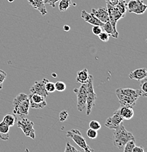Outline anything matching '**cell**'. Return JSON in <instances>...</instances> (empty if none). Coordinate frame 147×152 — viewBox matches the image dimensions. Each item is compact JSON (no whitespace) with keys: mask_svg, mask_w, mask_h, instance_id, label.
I'll list each match as a JSON object with an SVG mask.
<instances>
[{"mask_svg":"<svg viewBox=\"0 0 147 152\" xmlns=\"http://www.w3.org/2000/svg\"><path fill=\"white\" fill-rule=\"evenodd\" d=\"M102 29L104 31H105L106 33H108L110 36H111L113 38H118V33L117 30L115 29L113 27V26L111 25V23H110V21H107L105 23H103L102 26Z\"/></svg>","mask_w":147,"mask_h":152,"instance_id":"ac0fdd59","label":"cell"},{"mask_svg":"<svg viewBox=\"0 0 147 152\" xmlns=\"http://www.w3.org/2000/svg\"><path fill=\"white\" fill-rule=\"evenodd\" d=\"M132 152H144V149H143L142 146H136V145H135Z\"/></svg>","mask_w":147,"mask_h":152,"instance_id":"d590c367","label":"cell"},{"mask_svg":"<svg viewBox=\"0 0 147 152\" xmlns=\"http://www.w3.org/2000/svg\"><path fill=\"white\" fill-rule=\"evenodd\" d=\"M89 128L90 129H94V130H99L101 128L100 123L98 121H96V120H92L89 122Z\"/></svg>","mask_w":147,"mask_h":152,"instance_id":"d4e9b609","label":"cell"},{"mask_svg":"<svg viewBox=\"0 0 147 152\" xmlns=\"http://www.w3.org/2000/svg\"><path fill=\"white\" fill-rule=\"evenodd\" d=\"M56 91H63L66 89V84L62 81H57L54 83Z\"/></svg>","mask_w":147,"mask_h":152,"instance_id":"484cf974","label":"cell"},{"mask_svg":"<svg viewBox=\"0 0 147 152\" xmlns=\"http://www.w3.org/2000/svg\"><path fill=\"white\" fill-rule=\"evenodd\" d=\"M17 126L20 128L26 137L34 140L35 138V130L34 129V123L26 118H20L17 121Z\"/></svg>","mask_w":147,"mask_h":152,"instance_id":"5b68a950","label":"cell"},{"mask_svg":"<svg viewBox=\"0 0 147 152\" xmlns=\"http://www.w3.org/2000/svg\"><path fill=\"white\" fill-rule=\"evenodd\" d=\"M10 126L3 121L0 122V139L2 140H8L10 138Z\"/></svg>","mask_w":147,"mask_h":152,"instance_id":"d6986e66","label":"cell"},{"mask_svg":"<svg viewBox=\"0 0 147 152\" xmlns=\"http://www.w3.org/2000/svg\"><path fill=\"white\" fill-rule=\"evenodd\" d=\"M105 1H106V3H108V4H110V5L115 6L116 4H117L118 0H105Z\"/></svg>","mask_w":147,"mask_h":152,"instance_id":"8d00e7d4","label":"cell"},{"mask_svg":"<svg viewBox=\"0 0 147 152\" xmlns=\"http://www.w3.org/2000/svg\"><path fill=\"white\" fill-rule=\"evenodd\" d=\"M6 77H7V73H6L4 70L0 69V89L2 88L3 83H4Z\"/></svg>","mask_w":147,"mask_h":152,"instance_id":"4dcf8cb0","label":"cell"},{"mask_svg":"<svg viewBox=\"0 0 147 152\" xmlns=\"http://www.w3.org/2000/svg\"><path fill=\"white\" fill-rule=\"evenodd\" d=\"M52 76H53V77H56V74H52Z\"/></svg>","mask_w":147,"mask_h":152,"instance_id":"ab89813d","label":"cell"},{"mask_svg":"<svg viewBox=\"0 0 147 152\" xmlns=\"http://www.w3.org/2000/svg\"><path fill=\"white\" fill-rule=\"evenodd\" d=\"M110 36L109 35L108 33H106L105 31H102V32L100 33V34L98 35V37H99V39H100L101 41H102V42H108L109 40V38H110Z\"/></svg>","mask_w":147,"mask_h":152,"instance_id":"f1b7e54d","label":"cell"},{"mask_svg":"<svg viewBox=\"0 0 147 152\" xmlns=\"http://www.w3.org/2000/svg\"><path fill=\"white\" fill-rule=\"evenodd\" d=\"M13 106V113L18 115L20 118H24L27 116L29 110V95L24 93H20L14 98L12 101Z\"/></svg>","mask_w":147,"mask_h":152,"instance_id":"7a4b0ae2","label":"cell"},{"mask_svg":"<svg viewBox=\"0 0 147 152\" xmlns=\"http://www.w3.org/2000/svg\"><path fill=\"white\" fill-rule=\"evenodd\" d=\"M73 91L77 96V108L78 111H83L86 105V84H81L79 88H74Z\"/></svg>","mask_w":147,"mask_h":152,"instance_id":"8992f818","label":"cell"},{"mask_svg":"<svg viewBox=\"0 0 147 152\" xmlns=\"http://www.w3.org/2000/svg\"><path fill=\"white\" fill-rule=\"evenodd\" d=\"M67 117H68V112L67 110H62V111L60 112L59 115V119L60 121H66Z\"/></svg>","mask_w":147,"mask_h":152,"instance_id":"1f68e13d","label":"cell"},{"mask_svg":"<svg viewBox=\"0 0 147 152\" xmlns=\"http://www.w3.org/2000/svg\"><path fill=\"white\" fill-rule=\"evenodd\" d=\"M91 13L97 18L98 20H100L102 23H105V22L108 21L109 17L107 8L105 7H99L98 9H91Z\"/></svg>","mask_w":147,"mask_h":152,"instance_id":"9a60e30c","label":"cell"},{"mask_svg":"<svg viewBox=\"0 0 147 152\" xmlns=\"http://www.w3.org/2000/svg\"><path fill=\"white\" fill-rule=\"evenodd\" d=\"M16 121L17 118L15 115V114H7L6 115H4L2 120L3 122L5 123L7 125H8L10 127V126H14V124L16 123Z\"/></svg>","mask_w":147,"mask_h":152,"instance_id":"44dd1931","label":"cell"},{"mask_svg":"<svg viewBox=\"0 0 147 152\" xmlns=\"http://www.w3.org/2000/svg\"><path fill=\"white\" fill-rule=\"evenodd\" d=\"M102 31V27L100 26H93L92 27V32L93 34L98 36Z\"/></svg>","mask_w":147,"mask_h":152,"instance_id":"836d02e7","label":"cell"},{"mask_svg":"<svg viewBox=\"0 0 147 152\" xmlns=\"http://www.w3.org/2000/svg\"><path fill=\"white\" fill-rule=\"evenodd\" d=\"M88 77H89V74H88V69L86 68H84L77 73L76 81L81 84H84L88 81Z\"/></svg>","mask_w":147,"mask_h":152,"instance_id":"ffe728a7","label":"cell"},{"mask_svg":"<svg viewBox=\"0 0 147 152\" xmlns=\"http://www.w3.org/2000/svg\"><path fill=\"white\" fill-rule=\"evenodd\" d=\"M63 29L65 31H69V29H70V27H69L68 25H64V27H63Z\"/></svg>","mask_w":147,"mask_h":152,"instance_id":"74e56055","label":"cell"},{"mask_svg":"<svg viewBox=\"0 0 147 152\" xmlns=\"http://www.w3.org/2000/svg\"><path fill=\"white\" fill-rule=\"evenodd\" d=\"M135 145V140H130L127 142L124 147V152H132Z\"/></svg>","mask_w":147,"mask_h":152,"instance_id":"cb8c5ba5","label":"cell"},{"mask_svg":"<svg viewBox=\"0 0 147 152\" xmlns=\"http://www.w3.org/2000/svg\"><path fill=\"white\" fill-rule=\"evenodd\" d=\"M123 121L124 119L122 117L120 116L118 114L114 113L112 116L107 118L105 123V126L110 129H116L120 126V124H122Z\"/></svg>","mask_w":147,"mask_h":152,"instance_id":"7c38bea8","label":"cell"},{"mask_svg":"<svg viewBox=\"0 0 147 152\" xmlns=\"http://www.w3.org/2000/svg\"><path fill=\"white\" fill-rule=\"evenodd\" d=\"M114 113L118 114L120 116H121L124 120H129L133 117L134 115V110L132 107L129 106H123L121 105V107L116 110Z\"/></svg>","mask_w":147,"mask_h":152,"instance_id":"5bb4252c","label":"cell"},{"mask_svg":"<svg viewBox=\"0 0 147 152\" xmlns=\"http://www.w3.org/2000/svg\"><path fill=\"white\" fill-rule=\"evenodd\" d=\"M86 134L90 139H95L98 136V132L97 130L92 129H88L86 132Z\"/></svg>","mask_w":147,"mask_h":152,"instance_id":"83f0119b","label":"cell"},{"mask_svg":"<svg viewBox=\"0 0 147 152\" xmlns=\"http://www.w3.org/2000/svg\"><path fill=\"white\" fill-rule=\"evenodd\" d=\"M48 81V80L46 78H43L39 81H35L34 85L30 88V93L39 94L43 97L46 98L48 96V92L45 89V83Z\"/></svg>","mask_w":147,"mask_h":152,"instance_id":"30bf717a","label":"cell"},{"mask_svg":"<svg viewBox=\"0 0 147 152\" xmlns=\"http://www.w3.org/2000/svg\"><path fill=\"white\" fill-rule=\"evenodd\" d=\"M107 4V10H108V17H109V21L111 23L113 27L116 29V23H117L118 20L119 19L124 18V15H123L118 10L115 6H112L110 4Z\"/></svg>","mask_w":147,"mask_h":152,"instance_id":"9c48e42d","label":"cell"},{"mask_svg":"<svg viewBox=\"0 0 147 152\" xmlns=\"http://www.w3.org/2000/svg\"><path fill=\"white\" fill-rule=\"evenodd\" d=\"M86 115H88L91 113L92 107L95 104V100L97 95L94 90L93 86V76L89 75L88 81L86 82Z\"/></svg>","mask_w":147,"mask_h":152,"instance_id":"277c9868","label":"cell"},{"mask_svg":"<svg viewBox=\"0 0 147 152\" xmlns=\"http://www.w3.org/2000/svg\"><path fill=\"white\" fill-rule=\"evenodd\" d=\"M45 89H46V91H48V93L54 92V91H56L54 83H52V82H50L48 80V81L46 82V83H45Z\"/></svg>","mask_w":147,"mask_h":152,"instance_id":"4316f807","label":"cell"},{"mask_svg":"<svg viewBox=\"0 0 147 152\" xmlns=\"http://www.w3.org/2000/svg\"><path fill=\"white\" fill-rule=\"evenodd\" d=\"M140 82V90H141L143 92H144L145 94H147V79L145 78L143 80H142Z\"/></svg>","mask_w":147,"mask_h":152,"instance_id":"d6a6232c","label":"cell"},{"mask_svg":"<svg viewBox=\"0 0 147 152\" xmlns=\"http://www.w3.org/2000/svg\"><path fill=\"white\" fill-rule=\"evenodd\" d=\"M66 136L67 137H70L81 149L85 150L88 146V144L86 143V139L82 136L81 133L78 129H73L67 131Z\"/></svg>","mask_w":147,"mask_h":152,"instance_id":"52a82bcc","label":"cell"},{"mask_svg":"<svg viewBox=\"0 0 147 152\" xmlns=\"http://www.w3.org/2000/svg\"><path fill=\"white\" fill-rule=\"evenodd\" d=\"M64 152H80V151H78L77 148H75L73 145H71L69 142H67V144H66Z\"/></svg>","mask_w":147,"mask_h":152,"instance_id":"f546056e","label":"cell"},{"mask_svg":"<svg viewBox=\"0 0 147 152\" xmlns=\"http://www.w3.org/2000/svg\"><path fill=\"white\" fill-rule=\"evenodd\" d=\"M116 94L119 103L123 106L133 107L136 104L139 97H146L147 94L140 89H132L129 88H120L116 90Z\"/></svg>","mask_w":147,"mask_h":152,"instance_id":"6da1fadb","label":"cell"},{"mask_svg":"<svg viewBox=\"0 0 147 152\" xmlns=\"http://www.w3.org/2000/svg\"><path fill=\"white\" fill-rule=\"evenodd\" d=\"M59 1V0H44V3H45V4H48L49 5L51 6L53 8H54L55 4H56V3Z\"/></svg>","mask_w":147,"mask_h":152,"instance_id":"e575fe53","label":"cell"},{"mask_svg":"<svg viewBox=\"0 0 147 152\" xmlns=\"http://www.w3.org/2000/svg\"><path fill=\"white\" fill-rule=\"evenodd\" d=\"M130 140H135V137L131 132H128L124 125L121 124L117 129H115L113 136V145L118 149L124 148V145Z\"/></svg>","mask_w":147,"mask_h":152,"instance_id":"3957f363","label":"cell"},{"mask_svg":"<svg viewBox=\"0 0 147 152\" xmlns=\"http://www.w3.org/2000/svg\"><path fill=\"white\" fill-rule=\"evenodd\" d=\"M84 151H85V152H94V150H93L92 148H90L89 146H88L87 148H86V149L84 150Z\"/></svg>","mask_w":147,"mask_h":152,"instance_id":"f35d334b","label":"cell"},{"mask_svg":"<svg viewBox=\"0 0 147 152\" xmlns=\"http://www.w3.org/2000/svg\"><path fill=\"white\" fill-rule=\"evenodd\" d=\"M14 0H8V1L9 2H12V1H13Z\"/></svg>","mask_w":147,"mask_h":152,"instance_id":"60d3db41","label":"cell"},{"mask_svg":"<svg viewBox=\"0 0 147 152\" xmlns=\"http://www.w3.org/2000/svg\"><path fill=\"white\" fill-rule=\"evenodd\" d=\"M59 10L61 12H65L71 6V0H59Z\"/></svg>","mask_w":147,"mask_h":152,"instance_id":"603a6c76","label":"cell"},{"mask_svg":"<svg viewBox=\"0 0 147 152\" xmlns=\"http://www.w3.org/2000/svg\"><path fill=\"white\" fill-rule=\"evenodd\" d=\"M27 1L33 8L37 10L42 16L46 15L47 10L45 8L44 0H27Z\"/></svg>","mask_w":147,"mask_h":152,"instance_id":"e0dca14e","label":"cell"},{"mask_svg":"<svg viewBox=\"0 0 147 152\" xmlns=\"http://www.w3.org/2000/svg\"><path fill=\"white\" fill-rule=\"evenodd\" d=\"M29 106L31 108L42 109L47 105L45 98L36 94H30L29 95Z\"/></svg>","mask_w":147,"mask_h":152,"instance_id":"8fae6325","label":"cell"},{"mask_svg":"<svg viewBox=\"0 0 147 152\" xmlns=\"http://www.w3.org/2000/svg\"><path fill=\"white\" fill-rule=\"evenodd\" d=\"M115 7L117 8V10L122 14L123 15L125 16L126 15V12L127 10V2H126L125 0H118L117 4L115 5Z\"/></svg>","mask_w":147,"mask_h":152,"instance_id":"7402d4cb","label":"cell"},{"mask_svg":"<svg viewBox=\"0 0 147 152\" xmlns=\"http://www.w3.org/2000/svg\"><path fill=\"white\" fill-rule=\"evenodd\" d=\"M147 77V70L146 68H139L131 72L129 74V77L130 79L141 81L143 79L146 78Z\"/></svg>","mask_w":147,"mask_h":152,"instance_id":"2e32d148","label":"cell"},{"mask_svg":"<svg viewBox=\"0 0 147 152\" xmlns=\"http://www.w3.org/2000/svg\"><path fill=\"white\" fill-rule=\"evenodd\" d=\"M127 10L129 12L135 13L137 15H141L146 10L147 6L142 0H129L127 4Z\"/></svg>","mask_w":147,"mask_h":152,"instance_id":"ba28073f","label":"cell"},{"mask_svg":"<svg viewBox=\"0 0 147 152\" xmlns=\"http://www.w3.org/2000/svg\"><path fill=\"white\" fill-rule=\"evenodd\" d=\"M81 18L86 22V23L91 24L92 26H102L104 23L101 22L100 20L98 19L93 15L91 12L88 13L86 10H82L81 11Z\"/></svg>","mask_w":147,"mask_h":152,"instance_id":"4fadbf2b","label":"cell"}]
</instances>
